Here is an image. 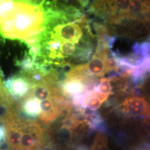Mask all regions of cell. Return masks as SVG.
Segmentation results:
<instances>
[{
	"label": "cell",
	"instance_id": "cell-7",
	"mask_svg": "<svg viewBox=\"0 0 150 150\" xmlns=\"http://www.w3.org/2000/svg\"><path fill=\"white\" fill-rule=\"evenodd\" d=\"M92 150H108L106 137L101 134H97L92 147Z\"/></svg>",
	"mask_w": 150,
	"mask_h": 150
},
{
	"label": "cell",
	"instance_id": "cell-3",
	"mask_svg": "<svg viewBox=\"0 0 150 150\" xmlns=\"http://www.w3.org/2000/svg\"><path fill=\"white\" fill-rule=\"evenodd\" d=\"M33 82L28 74H23L8 78L4 82V86L12 101H16L27 95Z\"/></svg>",
	"mask_w": 150,
	"mask_h": 150
},
{
	"label": "cell",
	"instance_id": "cell-2",
	"mask_svg": "<svg viewBox=\"0 0 150 150\" xmlns=\"http://www.w3.org/2000/svg\"><path fill=\"white\" fill-rule=\"evenodd\" d=\"M108 49L103 46L97 50L90 61L86 64L79 65L74 69L75 75L85 77H102L111 71L108 64Z\"/></svg>",
	"mask_w": 150,
	"mask_h": 150
},
{
	"label": "cell",
	"instance_id": "cell-1",
	"mask_svg": "<svg viewBox=\"0 0 150 150\" xmlns=\"http://www.w3.org/2000/svg\"><path fill=\"white\" fill-rule=\"evenodd\" d=\"M47 22L44 2L0 1V33L4 38L22 40L36 48Z\"/></svg>",
	"mask_w": 150,
	"mask_h": 150
},
{
	"label": "cell",
	"instance_id": "cell-6",
	"mask_svg": "<svg viewBox=\"0 0 150 150\" xmlns=\"http://www.w3.org/2000/svg\"><path fill=\"white\" fill-rule=\"evenodd\" d=\"M111 81L112 79L111 78H102L100 80V83L98 87H95L94 90L103 95L108 97L111 94H112Z\"/></svg>",
	"mask_w": 150,
	"mask_h": 150
},
{
	"label": "cell",
	"instance_id": "cell-5",
	"mask_svg": "<svg viewBox=\"0 0 150 150\" xmlns=\"http://www.w3.org/2000/svg\"><path fill=\"white\" fill-rule=\"evenodd\" d=\"M150 11V1H131L126 18L136 19Z\"/></svg>",
	"mask_w": 150,
	"mask_h": 150
},
{
	"label": "cell",
	"instance_id": "cell-4",
	"mask_svg": "<svg viewBox=\"0 0 150 150\" xmlns=\"http://www.w3.org/2000/svg\"><path fill=\"white\" fill-rule=\"evenodd\" d=\"M123 112L132 116H150V105L144 98L139 96L127 98L121 105Z\"/></svg>",
	"mask_w": 150,
	"mask_h": 150
}]
</instances>
